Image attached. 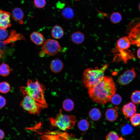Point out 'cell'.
I'll use <instances>...</instances> for the list:
<instances>
[{
    "mask_svg": "<svg viewBox=\"0 0 140 140\" xmlns=\"http://www.w3.org/2000/svg\"><path fill=\"white\" fill-rule=\"evenodd\" d=\"M6 100L3 96L0 95V109L3 108L5 105Z\"/></svg>",
    "mask_w": 140,
    "mask_h": 140,
    "instance_id": "cell-34",
    "label": "cell"
},
{
    "mask_svg": "<svg viewBox=\"0 0 140 140\" xmlns=\"http://www.w3.org/2000/svg\"><path fill=\"white\" fill-rule=\"evenodd\" d=\"M120 137L115 131H111L108 134L106 137V140H119Z\"/></svg>",
    "mask_w": 140,
    "mask_h": 140,
    "instance_id": "cell-31",
    "label": "cell"
},
{
    "mask_svg": "<svg viewBox=\"0 0 140 140\" xmlns=\"http://www.w3.org/2000/svg\"><path fill=\"white\" fill-rule=\"evenodd\" d=\"M122 133L124 135L131 134L133 131L132 127L128 124H125L121 125L120 128Z\"/></svg>",
    "mask_w": 140,
    "mask_h": 140,
    "instance_id": "cell-26",
    "label": "cell"
},
{
    "mask_svg": "<svg viewBox=\"0 0 140 140\" xmlns=\"http://www.w3.org/2000/svg\"><path fill=\"white\" fill-rule=\"evenodd\" d=\"M61 14L64 18L67 19H70L73 17L74 12L71 8L67 7L64 8L62 10Z\"/></svg>",
    "mask_w": 140,
    "mask_h": 140,
    "instance_id": "cell-22",
    "label": "cell"
},
{
    "mask_svg": "<svg viewBox=\"0 0 140 140\" xmlns=\"http://www.w3.org/2000/svg\"><path fill=\"white\" fill-rule=\"evenodd\" d=\"M33 3L35 6L39 9L43 8L46 4V0H34Z\"/></svg>",
    "mask_w": 140,
    "mask_h": 140,
    "instance_id": "cell-32",
    "label": "cell"
},
{
    "mask_svg": "<svg viewBox=\"0 0 140 140\" xmlns=\"http://www.w3.org/2000/svg\"><path fill=\"white\" fill-rule=\"evenodd\" d=\"M76 120L74 116L63 114L61 109L60 110L55 117L49 118V121L52 126L58 127L64 131L72 128L75 125Z\"/></svg>",
    "mask_w": 140,
    "mask_h": 140,
    "instance_id": "cell-4",
    "label": "cell"
},
{
    "mask_svg": "<svg viewBox=\"0 0 140 140\" xmlns=\"http://www.w3.org/2000/svg\"><path fill=\"white\" fill-rule=\"evenodd\" d=\"M11 71L9 66L7 64L2 63L0 65V75L5 77L8 75Z\"/></svg>",
    "mask_w": 140,
    "mask_h": 140,
    "instance_id": "cell-24",
    "label": "cell"
},
{
    "mask_svg": "<svg viewBox=\"0 0 140 140\" xmlns=\"http://www.w3.org/2000/svg\"><path fill=\"white\" fill-rule=\"evenodd\" d=\"M131 43L128 36H124L120 38L117 41L114 48L117 50H125L130 47Z\"/></svg>",
    "mask_w": 140,
    "mask_h": 140,
    "instance_id": "cell-12",
    "label": "cell"
},
{
    "mask_svg": "<svg viewBox=\"0 0 140 140\" xmlns=\"http://www.w3.org/2000/svg\"><path fill=\"white\" fill-rule=\"evenodd\" d=\"M69 140H84L83 139H77L76 138H71L70 137Z\"/></svg>",
    "mask_w": 140,
    "mask_h": 140,
    "instance_id": "cell-38",
    "label": "cell"
},
{
    "mask_svg": "<svg viewBox=\"0 0 140 140\" xmlns=\"http://www.w3.org/2000/svg\"><path fill=\"white\" fill-rule=\"evenodd\" d=\"M132 125L135 127L140 125V113H135L130 118Z\"/></svg>",
    "mask_w": 140,
    "mask_h": 140,
    "instance_id": "cell-28",
    "label": "cell"
},
{
    "mask_svg": "<svg viewBox=\"0 0 140 140\" xmlns=\"http://www.w3.org/2000/svg\"><path fill=\"white\" fill-rule=\"evenodd\" d=\"M3 54V52L2 51H0V60Z\"/></svg>",
    "mask_w": 140,
    "mask_h": 140,
    "instance_id": "cell-39",
    "label": "cell"
},
{
    "mask_svg": "<svg viewBox=\"0 0 140 140\" xmlns=\"http://www.w3.org/2000/svg\"><path fill=\"white\" fill-rule=\"evenodd\" d=\"M5 136V134L4 131L0 129V140L3 139Z\"/></svg>",
    "mask_w": 140,
    "mask_h": 140,
    "instance_id": "cell-35",
    "label": "cell"
},
{
    "mask_svg": "<svg viewBox=\"0 0 140 140\" xmlns=\"http://www.w3.org/2000/svg\"><path fill=\"white\" fill-rule=\"evenodd\" d=\"M20 90L24 96H29L46 108L47 107L48 104L44 94V92L46 90L45 87L38 80L34 81L28 80L26 86L20 87Z\"/></svg>",
    "mask_w": 140,
    "mask_h": 140,
    "instance_id": "cell-2",
    "label": "cell"
},
{
    "mask_svg": "<svg viewBox=\"0 0 140 140\" xmlns=\"http://www.w3.org/2000/svg\"><path fill=\"white\" fill-rule=\"evenodd\" d=\"M116 89L112 78L104 76L98 83L88 89V93L90 98L94 101L103 104L110 101Z\"/></svg>",
    "mask_w": 140,
    "mask_h": 140,
    "instance_id": "cell-1",
    "label": "cell"
},
{
    "mask_svg": "<svg viewBox=\"0 0 140 140\" xmlns=\"http://www.w3.org/2000/svg\"><path fill=\"white\" fill-rule=\"evenodd\" d=\"M122 100V98L120 95L115 94L112 97L110 101L113 104L117 105L121 103Z\"/></svg>",
    "mask_w": 140,
    "mask_h": 140,
    "instance_id": "cell-30",
    "label": "cell"
},
{
    "mask_svg": "<svg viewBox=\"0 0 140 140\" xmlns=\"http://www.w3.org/2000/svg\"><path fill=\"white\" fill-rule=\"evenodd\" d=\"M64 33V31L62 28L58 25L54 26L51 30L52 36L55 39L61 38L63 36Z\"/></svg>",
    "mask_w": 140,
    "mask_h": 140,
    "instance_id": "cell-17",
    "label": "cell"
},
{
    "mask_svg": "<svg viewBox=\"0 0 140 140\" xmlns=\"http://www.w3.org/2000/svg\"><path fill=\"white\" fill-rule=\"evenodd\" d=\"M137 55L138 58L140 59V47L137 51Z\"/></svg>",
    "mask_w": 140,
    "mask_h": 140,
    "instance_id": "cell-37",
    "label": "cell"
},
{
    "mask_svg": "<svg viewBox=\"0 0 140 140\" xmlns=\"http://www.w3.org/2000/svg\"><path fill=\"white\" fill-rule=\"evenodd\" d=\"M112 52L115 54L113 59L114 62H122L127 64L128 60L135 58V55L131 51L128 49L123 50L114 48Z\"/></svg>",
    "mask_w": 140,
    "mask_h": 140,
    "instance_id": "cell-8",
    "label": "cell"
},
{
    "mask_svg": "<svg viewBox=\"0 0 140 140\" xmlns=\"http://www.w3.org/2000/svg\"><path fill=\"white\" fill-rule=\"evenodd\" d=\"M128 37L131 44L140 47V18L134 19L128 25Z\"/></svg>",
    "mask_w": 140,
    "mask_h": 140,
    "instance_id": "cell-6",
    "label": "cell"
},
{
    "mask_svg": "<svg viewBox=\"0 0 140 140\" xmlns=\"http://www.w3.org/2000/svg\"><path fill=\"white\" fill-rule=\"evenodd\" d=\"M85 36L81 32L77 31L73 33L71 36L72 41L75 44H80L85 40Z\"/></svg>",
    "mask_w": 140,
    "mask_h": 140,
    "instance_id": "cell-18",
    "label": "cell"
},
{
    "mask_svg": "<svg viewBox=\"0 0 140 140\" xmlns=\"http://www.w3.org/2000/svg\"><path fill=\"white\" fill-rule=\"evenodd\" d=\"M132 102L135 104L140 103V90H136L133 92L131 96Z\"/></svg>",
    "mask_w": 140,
    "mask_h": 140,
    "instance_id": "cell-29",
    "label": "cell"
},
{
    "mask_svg": "<svg viewBox=\"0 0 140 140\" xmlns=\"http://www.w3.org/2000/svg\"><path fill=\"white\" fill-rule=\"evenodd\" d=\"M122 110L125 118L127 119L136 113V107L134 103L129 102L123 106Z\"/></svg>",
    "mask_w": 140,
    "mask_h": 140,
    "instance_id": "cell-11",
    "label": "cell"
},
{
    "mask_svg": "<svg viewBox=\"0 0 140 140\" xmlns=\"http://www.w3.org/2000/svg\"><path fill=\"white\" fill-rule=\"evenodd\" d=\"M11 86L9 83L6 81L0 82V92L3 94H6L10 90Z\"/></svg>",
    "mask_w": 140,
    "mask_h": 140,
    "instance_id": "cell-27",
    "label": "cell"
},
{
    "mask_svg": "<svg viewBox=\"0 0 140 140\" xmlns=\"http://www.w3.org/2000/svg\"><path fill=\"white\" fill-rule=\"evenodd\" d=\"M122 19L121 14L118 12H114L110 15V19L113 24H117L120 22Z\"/></svg>",
    "mask_w": 140,
    "mask_h": 140,
    "instance_id": "cell-25",
    "label": "cell"
},
{
    "mask_svg": "<svg viewBox=\"0 0 140 140\" xmlns=\"http://www.w3.org/2000/svg\"><path fill=\"white\" fill-rule=\"evenodd\" d=\"M22 37L21 35L17 33L16 31L13 30L11 31L9 36L5 40L3 41V43L6 45L21 39Z\"/></svg>",
    "mask_w": 140,
    "mask_h": 140,
    "instance_id": "cell-19",
    "label": "cell"
},
{
    "mask_svg": "<svg viewBox=\"0 0 140 140\" xmlns=\"http://www.w3.org/2000/svg\"><path fill=\"white\" fill-rule=\"evenodd\" d=\"M10 16V12L0 10V29L6 30L11 26Z\"/></svg>",
    "mask_w": 140,
    "mask_h": 140,
    "instance_id": "cell-10",
    "label": "cell"
},
{
    "mask_svg": "<svg viewBox=\"0 0 140 140\" xmlns=\"http://www.w3.org/2000/svg\"><path fill=\"white\" fill-rule=\"evenodd\" d=\"M62 107L65 111H70L72 110L74 107V104L71 99H67L65 100L62 103Z\"/></svg>",
    "mask_w": 140,
    "mask_h": 140,
    "instance_id": "cell-21",
    "label": "cell"
},
{
    "mask_svg": "<svg viewBox=\"0 0 140 140\" xmlns=\"http://www.w3.org/2000/svg\"><path fill=\"white\" fill-rule=\"evenodd\" d=\"M77 125L80 130L82 131H85L89 129L90 124L87 120L82 119L78 122Z\"/></svg>",
    "mask_w": 140,
    "mask_h": 140,
    "instance_id": "cell-23",
    "label": "cell"
},
{
    "mask_svg": "<svg viewBox=\"0 0 140 140\" xmlns=\"http://www.w3.org/2000/svg\"><path fill=\"white\" fill-rule=\"evenodd\" d=\"M136 74L135 68L125 71L117 79L118 83L121 85H126L131 82L136 77Z\"/></svg>",
    "mask_w": 140,
    "mask_h": 140,
    "instance_id": "cell-9",
    "label": "cell"
},
{
    "mask_svg": "<svg viewBox=\"0 0 140 140\" xmlns=\"http://www.w3.org/2000/svg\"><path fill=\"white\" fill-rule=\"evenodd\" d=\"M30 38L32 41L37 45H41L44 44V37L41 33L39 32H33L30 35Z\"/></svg>",
    "mask_w": 140,
    "mask_h": 140,
    "instance_id": "cell-14",
    "label": "cell"
},
{
    "mask_svg": "<svg viewBox=\"0 0 140 140\" xmlns=\"http://www.w3.org/2000/svg\"><path fill=\"white\" fill-rule=\"evenodd\" d=\"M20 106L29 114H39L42 109L46 108L44 106L36 101L28 95H24L20 103Z\"/></svg>",
    "mask_w": 140,
    "mask_h": 140,
    "instance_id": "cell-5",
    "label": "cell"
},
{
    "mask_svg": "<svg viewBox=\"0 0 140 140\" xmlns=\"http://www.w3.org/2000/svg\"><path fill=\"white\" fill-rule=\"evenodd\" d=\"M138 9L140 11V2L138 6Z\"/></svg>",
    "mask_w": 140,
    "mask_h": 140,
    "instance_id": "cell-40",
    "label": "cell"
},
{
    "mask_svg": "<svg viewBox=\"0 0 140 140\" xmlns=\"http://www.w3.org/2000/svg\"><path fill=\"white\" fill-rule=\"evenodd\" d=\"M8 36V33L6 30L0 29V40H3L6 39Z\"/></svg>",
    "mask_w": 140,
    "mask_h": 140,
    "instance_id": "cell-33",
    "label": "cell"
},
{
    "mask_svg": "<svg viewBox=\"0 0 140 140\" xmlns=\"http://www.w3.org/2000/svg\"><path fill=\"white\" fill-rule=\"evenodd\" d=\"M5 46L3 41H0V49L3 48Z\"/></svg>",
    "mask_w": 140,
    "mask_h": 140,
    "instance_id": "cell-36",
    "label": "cell"
},
{
    "mask_svg": "<svg viewBox=\"0 0 140 140\" xmlns=\"http://www.w3.org/2000/svg\"><path fill=\"white\" fill-rule=\"evenodd\" d=\"M102 114L100 110L98 108H94L89 111L88 116L90 119L93 121L99 120Z\"/></svg>",
    "mask_w": 140,
    "mask_h": 140,
    "instance_id": "cell-20",
    "label": "cell"
},
{
    "mask_svg": "<svg viewBox=\"0 0 140 140\" xmlns=\"http://www.w3.org/2000/svg\"><path fill=\"white\" fill-rule=\"evenodd\" d=\"M108 65L104 64L100 68H89L84 71L82 77V82L84 86L88 89L98 83L104 76V73Z\"/></svg>",
    "mask_w": 140,
    "mask_h": 140,
    "instance_id": "cell-3",
    "label": "cell"
},
{
    "mask_svg": "<svg viewBox=\"0 0 140 140\" xmlns=\"http://www.w3.org/2000/svg\"><path fill=\"white\" fill-rule=\"evenodd\" d=\"M64 64L62 61L59 59H55L52 60L50 64L51 71L55 73H59L62 70Z\"/></svg>",
    "mask_w": 140,
    "mask_h": 140,
    "instance_id": "cell-13",
    "label": "cell"
},
{
    "mask_svg": "<svg viewBox=\"0 0 140 140\" xmlns=\"http://www.w3.org/2000/svg\"><path fill=\"white\" fill-rule=\"evenodd\" d=\"M105 116L108 121L113 122L116 121L118 117V113L117 110L114 108L108 109L106 111Z\"/></svg>",
    "mask_w": 140,
    "mask_h": 140,
    "instance_id": "cell-15",
    "label": "cell"
},
{
    "mask_svg": "<svg viewBox=\"0 0 140 140\" xmlns=\"http://www.w3.org/2000/svg\"><path fill=\"white\" fill-rule=\"evenodd\" d=\"M24 13L22 9L19 7L13 8L12 12V16L13 19L15 21L22 23L24 17Z\"/></svg>",
    "mask_w": 140,
    "mask_h": 140,
    "instance_id": "cell-16",
    "label": "cell"
},
{
    "mask_svg": "<svg viewBox=\"0 0 140 140\" xmlns=\"http://www.w3.org/2000/svg\"><path fill=\"white\" fill-rule=\"evenodd\" d=\"M60 49L59 44L57 40L51 39L44 42L42 47V51L45 53L51 56L56 54Z\"/></svg>",
    "mask_w": 140,
    "mask_h": 140,
    "instance_id": "cell-7",
    "label": "cell"
}]
</instances>
